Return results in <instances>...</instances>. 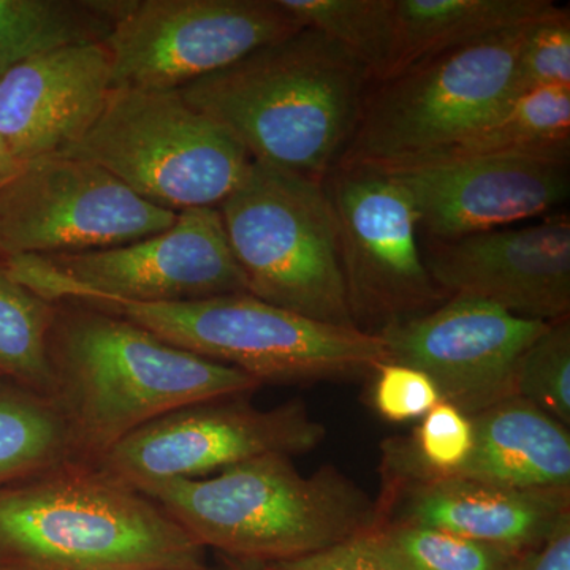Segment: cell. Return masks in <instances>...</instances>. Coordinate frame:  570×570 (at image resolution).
<instances>
[{"instance_id": "28", "label": "cell", "mask_w": 570, "mask_h": 570, "mask_svg": "<svg viewBox=\"0 0 570 570\" xmlns=\"http://www.w3.org/2000/svg\"><path fill=\"white\" fill-rule=\"evenodd\" d=\"M543 88H570L568 9H560L547 20L532 24L520 50L515 71L517 96Z\"/></svg>"}, {"instance_id": "12", "label": "cell", "mask_w": 570, "mask_h": 570, "mask_svg": "<svg viewBox=\"0 0 570 570\" xmlns=\"http://www.w3.org/2000/svg\"><path fill=\"white\" fill-rule=\"evenodd\" d=\"M176 216L99 165L52 154L22 164L0 189V258L126 245L171 227Z\"/></svg>"}, {"instance_id": "2", "label": "cell", "mask_w": 570, "mask_h": 570, "mask_svg": "<svg viewBox=\"0 0 570 570\" xmlns=\"http://www.w3.org/2000/svg\"><path fill=\"white\" fill-rule=\"evenodd\" d=\"M373 82L351 52L303 28L178 91L253 160L325 181L354 137Z\"/></svg>"}, {"instance_id": "8", "label": "cell", "mask_w": 570, "mask_h": 570, "mask_svg": "<svg viewBox=\"0 0 570 570\" xmlns=\"http://www.w3.org/2000/svg\"><path fill=\"white\" fill-rule=\"evenodd\" d=\"M61 154L99 165L149 204L217 208L253 157L179 91L112 88L88 132Z\"/></svg>"}, {"instance_id": "14", "label": "cell", "mask_w": 570, "mask_h": 570, "mask_svg": "<svg viewBox=\"0 0 570 570\" xmlns=\"http://www.w3.org/2000/svg\"><path fill=\"white\" fill-rule=\"evenodd\" d=\"M550 324L455 295L377 336L384 341L389 362L423 371L436 384L442 401L474 417L517 396L521 356Z\"/></svg>"}, {"instance_id": "32", "label": "cell", "mask_w": 570, "mask_h": 570, "mask_svg": "<svg viewBox=\"0 0 570 570\" xmlns=\"http://www.w3.org/2000/svg\"><path fill=\"white\" fill-rule=\"evenodd\" d=\"M21 163L11 154L9 146L0 137V189L20 171Z\"/></svg>"}, {"instance_id": "3", "label": "cell", "mask_w": 570, "mask_h": 570, "mask_svg": "<svg viewBox=\"0 0 570 570\" xmlns=\"http://www.w3.org/2000/svg\"><path fill=\"white\" fill-rule=\"evenodd\" d=\"M204 549L264 562L316 553L381 524L377 499L326 464L303 475L292 456L265 455L214 478L134 487Z\"/></svg>"}, {"instance_id": "22", "label": "cell", "mask_w": 570, "mask_h": 570, "mask_svg": "<svg viewBox=\"0 0 570 570\" xmlns=\"http://www.w3.org/2000/svg\"><path fill=\"white\" fill-rule=\"evenodd\" d=\"M569 153L570 88H543L520 94L478 132L430 160L519 156L569 164Z\"/></svg>"}, {"instance_id": "33", "label": "cell", "mask_w": 570, "mask_h": 570, "mask_svg": "<svg viewBox=\"0 0 570 570\" xmlns=\"http://www.w3.org/2000/svg\"><path fill=\"white\" fill-rule=\"evenodd\" d=\"M224 570H265L264 562L238 560V558L224 557L217 554Z\"/></svg>"}, {"instance_id": "30", "label": "cell", "mask_w": 570, "mask_h": 570, "mask_svg": "<svg viewBox=\"0 0 570 570\" xmlns=\"http://www.w3.org/2000/svg\"><path fill=\"white\" fill-rule=\"evenodd\" d=\"M264 566L265 570H387L367 546L365 534L306 557Z\"/></svg>"}, {"instance_id": "34", "label": "cell", "mask_w": 570, "mask_h": 570, "mask_svg": "<svg viewBox=\"0 0 570 570\" xmlns=\"http://www.w3.org/2000/svg\"><path fill=\"white\" fill-rule=\"evenodd\" d=\"M205 570H214V569L206 568Z\"/></svg>"}, {"instance_id": "13", "label": "cell", "mask_w": 570, "mask_h": 570, "mask_svg": "<svg viewBox=\"0 0 570 570\" xmlns=\"http://www.w3.org/2000/svg\"><path fill=\"white\" fill-rule=\"evenodd\" d=\"M250 395L212 397L146 423L110 450L100 471L129 485L202 479L265 455L296 456L325 441L302 400L255 407Z\"/></svg>"}, {"instance_id": "25", "label": "cell", "mask_w": 570, "mask_h": 570, "mask_svg": "<svg viewBox=\"0 0 570 570\" xmlns=\"http://www.w3.org/2000/svg\"><path fill=\"white\" fill-rule=\"evenodd\" d=\"M303 28L351 52L374 82L387 78L395 51L393 0H279Z\"/></svg>"}, {"instance_id": "18", "label": "cell", "mask_w": 570, "mask_h": 570, "mask_svg": "<svg viewBox=\"0 0 570 570\" xmlns=\"http://www.w3.org/2000/svg\"><path fill=\"white\" fill-rule=\"evenodd\" d=\"M381 523L417 524L517 554L549 538L570 513V489L513 490L450 478L385 482Z\"/></svg>"}, {"instance_id": "15", "label": "cell", "mask_w": 570, "mask_h": 570, "mask_svg": "<svg viewBox=\"0 0 570 570\" xmlns=\"http://www.w3.org/2000/svg\"><path fill=\"white\" fill-rule=\"evenodd\" d=\"M423 254L428 272L448 296L482 299L528 321L550 324L570 316L566 213L524 227L433 239Z\"/></svg>"}, {"instance_id": "31", "label": "cell", "mask_w": 570, "mask_h": 570, "mask_svg": "<svg viewBox=\"0 0 570 570\" xmlns=\"http://www.w3.org/2000/svg\"><path fill=\"white\" fill-rule=\"evenodd\" d=\"M505 570H570V513L539 546L513 554Z\"/></svg>"}, {"instance_id": "17", "label": "cell", "mask_w": 570, "mask_h": 570, "mask_svg": "<svg viewBox=\"0 0 570 570\" xmlns=\"http://www.w3.org/2000/svg\"><path fill=\"white\" fill-rule=\"evenodd\" d=\"M111 52L86 45L39 56L0 78V137L18 163L61 154L96 121L111 91Z\"/></svg>"}, {"instance_id": "10", "label": "cell", "mask_w": 570, "mask_h": 570, "mask_svg": "<svg viewBox=\"0 0 570 570\" xmlns=\"http://www.w3.org/2000/svg\"><path fill=\"white\" fill-rule=\"evenodd\" d=\"M325 187L340 228L347 305L356 330L381 335L449 298L428 272L417 208L396 179L371 168L337 167Z\"/></svg>"}, {"instance_id": "21", "label": "cell", "mask_w": 570, "mask_h": 570, "mask_svg": "<svg viewBox=\"0 0 570 570\" xmlns=\"http://www.w3.org/2000/svg\"><path fill=\"white\" fill-rule=\"evenodd\" d=\"M132 0H0V78L67 48L105 43Z\"/></svg>"}, {"instance_id": "7", "label": "cell", "mask_w": 570, "mask_h": 570, "mask_svg": "<svg viewBox=\"0 0 570 570\" xmlns=\"http://www.w3.org/2000/svg\"><path fill=\"white\" fill-rule=\"evenodd\" d=\"M217 209L250 295L299 316L355 328L325 181L253 160Z\"/></svg>"}, {"instance_id": "1", "label": "cell", "mask_w": 570, "mask_h": 570, "mask_svg": "<svg viewBox=\"0 0 570 570\" xmlns=\"http://www.w3.org/2000/svg\"><path fill=\"white\" fill-rule=\"evenodd\" d=\"M48 362L51 400L69 430L73 464L85 468H99L124 438L167 412L262 387L243 371L71 299L56 303Z\"/></svg>"}, {"instance_id": "29", "label": "cell", "mask_w": 570, "mask_h": 570, "mask_svg": "<svg viewBox=\"0 0 570 570\" xmlns=\"http://www.w3.org/2000/svg\"><path fill=\"white\" fill-rule=\"evenodd\" d=\"M373 406L389 422L423 419L441 395L436 384L417 367L387 362L374 370Z\"/></svg>"}, {"instance_id": "19", "label": "cell", "mask_w": 570, "mask_h": 570, "mask_svg": "<svg viewBox=\"0 0 570 570\" xmlns=\"http://www.w3.org/2000/svg\"><path fill=\"white\" fill-rule=\"evenodd\" d=\"M471 419L474 445L453 478L513 490L570 489L569 426L520 396Z\"/></svg>"}, {"instance_id": "24", "label": "cell", "mask_w": 570, "mask_h": 570, "mask_svg": "<svg viewBox=\"0 0 570 570\" xmlns=\"http://www.w3.org/2000/svg\"><path fill=\"white\" fill-rule=\"evenodd\" d=\"M56 303L18 283L0 258V379L51 397L48 336Z\"/></svg>"}, {"instance_id": "35", "label": "cell", "mask_w": 570, "mask_h": 570, "mask_svg": "<svg viewBox=\"0 0 570 570\" xmlns=\"http://www.w3.org/2000/svg\"><path fill=\"white\" fill-rule=\"evenodd\" d=\"M0 381H2V379H0Z\"/></svg>"}, {"instance_id": "6", "label": "cell", "mask_w": 570, "mask_h": 570, "mask_svg": "<svg viewBox=\"0 0 570 570\" xmlns=\"http://www.w3.org/2000/svg\"><path fill=\"white\" fill-rule=\"evenodd\" d=\"M81 302L127 318L171 346L243 371L262 385L354 376L389 362L376 335L299 316L250 294L163 305Z\"/></svg>"}, {"instance_id": "27", "label": "cell", "mask_w": 570, "mask_h": 570, "mask_svg": "<svg viewBox=\"0 0 570 570\" xmlns=\"http://www.w3.org/2000/svg\"><path fill=\"white\" fill-rule=\"evenodd\" d=\"M515 395L570 426V321L551 322L517 367Z\"/></svg>"}, {"instance_id": "23", "label": "cell", "mask_w": 570, "mask_h": 570, "mask_svg": "<svg viewBox=\"0 0 570 570\" xmlns=\"http://www.w3.org/2000/svg\"><path fill=\"white\" fill-rule=\"evenodd\" d=\"M73 464L69 430L51 397L0 381V489Z\"/></svg>"}, {"instance_id": "4", "label": "cell", "mask_w": 570, "mask_h": 570, "mask_svg": "<svg viewBox=\"0 0 570 570\" xmlns=\"http://www.w3.org/2000/svg\"><path fill=\"white\" fill-rule=\"evenodd\" d=\"M159 504L99 468L66 464L0 489V570H205Z\"/></svg>"}, {"instance_id": "16", "label": "cell", "mask_w": 570, "mask_h": 570, "mask_svg": "<svg viewBox=\"0 0 570 570\" xmlns=\"http://www.w3.org/2000/svg\"><path fill=\"white\" fill-rule=\"evenodd\" d=\"M377 171L407 190L420 230L439 242L542 216L570 190L569 164L535 157H448Z\"/></svg>"}, {"instance_id": "26", "label": "cell", "mask_w": 570, "mask_h": 570, "mask_svg": "<svg viewBox=\"0 0 570 570\" xmlns=\"http://www.w3.org/2000/svg\"><path fill=\"white\" fill-rule=\"evenodd\" d=\"M387 570H505L513 554L434 528L381 523L365 534Z\"/></svg>"}, {"instance_id": "5", "label": "cell", "mask_w": 570, "mask_h": 570, "mask_svg": "<svg viewBox=\"0 0 570 570\" xmlns=\"http://www.w3.org/2000/svg\"><path fill=\"white\" fill-rule=\"evenodd\" d=\"M531 26L373 82L337 167L392 170L425 163L478 132L519 97L517 61Z\"/></svg>"}, {"instance_id": "20", "label": "cell", "mask_w": 570, "mask_h": 570, "mask_svg": "<svg viewBox=\"0 0 570 570\" xmlns=\"http://www.w3.org/2000/svg\"><path fill=\"white\" fill-rule=\"evenodd\" d=\"M558 10L550 0H393L395 51L387 78Z\"/></svg>"}, {"instance_id": "11", "label": "cell", "mask_w": 570, "mask_h": 570, "mask_svg": "<svg viewBox=\"0 0 570 570\" xmlns=\"http://www.w3.org/2000/svg\"><path fill=\"white\" fill-rule=\"evenodd\" d=\"M299 29L279 0H132L105 41L111 88L178 91Z\"/></svg>"}, {"instance_id": "9", "label": "cell", "mask_w": 570, "mask_h": 570, "mask_svg": "<svg viewBox=\"0 0 570 570\" xmlns=\"http://www.w3.org/2000/svg\"><path fill=\"white\" fill-rule=\"evenodd\" d=\"M2 261L18 283L52 303L163 305L249 294L217 208L184 209L171 227L126 245Z\"/></svg>"}]
</instances>
